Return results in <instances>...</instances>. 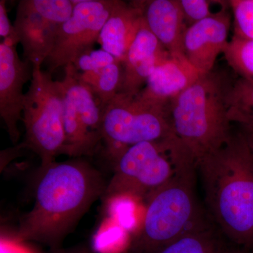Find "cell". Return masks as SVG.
<instances>
[{
	"mask_svg": "<svg viewBox=\"0 0 253 253\" xmlns=\"http://www.w3.org/2000/svg\"><path fill=\"white\" fill-rule=\"evenodd\" d=\"M35 203L21 220L14 238L36 242L54 251L76 229L108 181L102 173L81 158L41 168Z\"/></svg>",
	"mask_w": 253,
	"mask_h": 253,
	"instance_id": "obj_1",
	"label": "cell"
},
{
	"mask_svg": "<svg viewBox=\"0 0 253 253\" xmlns=\"http://www.w3.org/2000/svg\"><path fill=\"white\" fill-rule=\"evenodd\" d=\"M197 170L211 220L233 242L253 247V156L241 131Z\"/></svg>",
	"mask_w": 253,
	"mask_h": 253,
	"instance_id": "obj_2",
	"label": "cell"
},
{
	"mask_svg": "<svg viewBox=\"0 0 253 253\" xmlns=\"http://www.w3.org/2000/svg\"><path fill=\"white\" fill-rule=\"evenodd\" d=\"M231 83L224 75L212 71L203 74L169 104L173 132L196 167L232 135L227 104Z\"/></svg>",
	"mask_w": 253,
	"mask_h": 253,
	"instance_id": "obj_3",
	"label": "cell"
},
{
	"mask_svg": "<svg viewBox=\"0 0 253 253\" xmlns=\"http://www.w3.org/2000/svg\"><path fill=\"white\" fill-rule=\"evenodd\" d=\"M194 164L181 168L148 197L141 230L126 253H156L183 236L212 226L196 197Z\"/></svg>",
	"mask_w": 253,
	"mask_h": 253,
	"instance_id": "obj_4",
	"label": "cell"
},
{
	"mask_svg": "<svg viewBox=\"0 0 253 253\" xmlns=\"http://www.w3.org/2000/svg\"><path fill=\"white\" fill-rule=\"evenodd\" d=\"M109 159L114 165V172L103 196L107 201L148 199L181 168L196 166L175 135L158 142L128 146Z\"/></svg>",
	"mask_w": 253,
	"mask_h": 253,
	"instance_id": "obj_5",
	"label": "cell"
},
{
	"mask_svg": "<svg viewBox=\"0 0 253 253\" xmlns=\"http://www.w3.org/2000/svg\"><path fill=\"white\" fill-rule=\"evenodd\" d=\"M169 104L146 96L118 92L103 111V141L106 154L141 142H158L174 136Z\"/></svg>",
	"mask_w": 253,
	"mask_h": 253,
	"instance_id": "obj_6",
	"label": "cell"
},
{
	"mask_svg": "<svg viewBox=\"0 0 253 253\" xmlns=\"http://www.w3.org/2000/svg\"><path fill=\"white\" fill-rule=\"evenodd\" d=\"M52 73L33 69L31 84L25 98L23 112L25 148L41 158V168L55 162L63 154L65 134L63 125V87Z\"/></svg>",
	"mask_w": 253,
	"mask_h": 253,
	"instance_id": "obj_7",
	"label": "cell"
},
{
	"mask_svg": "<svg viewBox=\"0 0 253 253\" xmlns=\"http://www.w3.org/2000/svg\"><path fill=\"white\" fill-rule=\"evenodd\" d=\"M118 0H72L73 16L59 26L52 51L46 59L48 72L73 64L81 55L93 49Z\"/></svg>",
	"mask_w": 253,
	"mask_h": 253,
	"instance_id": "obj_8",
	"label": "cell"
},
{
	"mask_svg": "<svg viewBox=\"0 0 253 253\" xmlns=\"http://www.w3.org/2000/svg\"><path fill=\"white\" fill-rule=\"evenodd\" d=\"M33 68L20 59L16 46L0 43V116L10 139L16 144L20 137L18 123L23 121L26 94L23 86L33 78Z\"/></svg>",
	"mask_w": 253,
	"mask_h": 253,
	"instance_id": "obj_9",
	"label": "cell"
},
{
	"mask_svg": "<svg viewBox=\"0 0 253 253\" xmlns=\"http://www.w3.org/2000/svg\"><path fill=\"white\" fill-rule=\"evenodd\" d=\"M230 26V13L227 6L222 5L212 16L186 29L184 56L200 73L212 72L218 56L224 53L229 43Z\"/></svg>",
	"mask_w": 253,
	"mask_h": 253,
	"instance_id": "obj_10",
	"label": "cell"
},
{
	"mask_svg": "<svg viewBox=\"0 0 253 253\" xmlns=\"http://www.w3.org/2000/svg\"><path fill=\"white\" fill-rule=\"evenodd\" d=\"M59 25L50 22L30 6L28 0L18 2L14 27L25 60L33 69H41L54 48Z\"/></svg>",
	"mask_w": 253,
	"mask_h": 253,
	"instance_id": "obj_11",
	"label": "cell"
},
{
	"mask_svg": "<svg viewBox=\"0 0 253 253\" xmlns=\"http://www.w3.org/2000/svg\"><path fill=\"white\" fill-rule=\"evenodd\" d=\"M144 19V18H143ZM170 56L144 21L123 61L122 86L119 92L135 94L146 85L154 68Z\"/></svg>",
	"mask_w": 253,
	"mask_h": 253,
	"instance_id": "obj_12",
	"label": "cell"
},
{
	"mask_svg": "<svg viewBox=\"0 0 253 253\" xmlns=\"http://www.w3.org/2000/svg\"><path fill=\"white\" fill-rule=\"evenodd\" d=\"M140 3L146 27L170 55L184 56L183 44L188 26L179 0H149Z\"/></svg>",
	"mask_w": 253,
	"mask_h": 253,
	"instance_id": "obj_13",
	"label": "cell"
},
{
	"mask_svg": "<svg viewBox=\"0 0 253 253\" xmlns=\"http://www.w3.org/2000/svg\"><path fill=\"white\" fill-rule=\"evenodd\" d=\"M202 75L185 56L170 55L154 68L141 91L156 101L170 104Z\"/></svg>",
	"mask_w": 253,
	"mask_h": 253,
	"instance_id": "obj_14",
	"label": "cell"
},
{
	"mask_svg": "<svg viewBox=\"0 0 253 253\" xmlns=\"http://www.w3.org/2000/svg\"><path fill=\"white\" fill-rule=\"evenodd\" d=\"M143 21L140 1L126 3L118 0L100 33L98 42L101 44V49L123 63Z\"/></svg>",
	"mask_w": 253,
	"mask_h": 253,
	"instance_id": "obj_15",
	"label": "cell"
},
{
	"mask_svg": "<svg viewBox=\"0 0 253 253\" xmlns=\"http://www.w3.org/2000/svg\"><path fill=\"white\" fill-rule=\"evenodd\" d=\"M63 125L65 134L63 154L76 158L91 156L103 141L102 136L95 134L86 126L74 103L64 90Z\"/></svg>",
	"mask_w": 253,
	"mask_h": 253,
	"instance_id": "obj_16",
	"label": "cell"
},
{
	"mask_svg": "<svg viewBox=\"0 0 253 253\" xmlns=\"http://www.w3.org/2000/svg\"><path fill=\"white\" fill-rule=\"evenodd\" d=\"M61 83L64 92L74 103L86 126L95 134L102 136V109L97 98L81 79V73L74 65L65 67V76Z\"/></svg>",
	"mask_w": 253,
	"mask_h": 253,
	"instance_id": "obj_17",
	"label": "cell"
},
{
	"mask_svg": "<svg viewBox=\"0 0 253 253\" xmlns=\"http://www.w3.org/2000/svg\"><path fill=\"white\" fill-rule=\"evenodd\" d=\"M227 104L231 123L241 131L253 132V82L241 78L231 82Z\"/></svg>",
	"mask_w": 253,
	"mask_h": 253,
	"instance_id": "obj_18",
	"label": "cell"
},
{
	"mask_svg": "<svg viewBox=\"0 0 253 253\" xmlns=\"http://www.w3.org/2000/svg\"><path fill=\"white\" fill-rule=\"evenodd\" d=\"M81 78L91 88L104 111L121 90L123 78V62L118 61L99 71L82 73Z\"/></svg>",
	"mask_w": 253,
	"mask_h": 253,
	"instance_id": "obj_19",
	"label": "cell"
},
{
	"mask_svg": "<svg viewBox=\"0 0 253 253\" xmlns=\"http://www.w3.org/2000/svg\"><path fill=\"white\" fill-rule=\"evenodd\" d=\"M224 249L212 226L183 236L156 253H221Z\"/></svg>",
	"mask_w": 253,
	"mask_h": 253,
	"instance_id": "obj_20",
	"label": "cell"
},
{
	"mask_svg": "<svg viewBox=\"0 0 253 253\" xmlns=\"http://www.w3.org/2000/svg\"><path fill=\"white\" fill-rule=\"evenodd\" d=\"M223 54L239 78L253 82V40L234 35Z\"/></svg>",
	"mask_w": 253,
	"mask_h": 253,
	"instance_id": "obj_21",
	"label": "cell"
},
{
	"mask_svg": "<svg viewBox=\"0 0 253 253\" xmlns=\"http://www.w3.org/2000/svg\"><path fill=\"white\" fill-rule=\"evenodd\" d=\"M36 12L55 24L62 25L73 16L75 5L72 0H28Z\"/></svg>",
	"mask_w": 253,
	"mask_h": 253,
	"instance_id": "obj_22",
	"label": "cell"
},
{
	"mask_svg": "<svg viewBox=\"0 0 253 253\" xmlns=\"http://www.w3.org/2000/svg\"><path fill=\"white\" fill-rule=\"evenodd\" d=\"M228 2L234 14V36L253 40V0Z\"/></svg>",
	"mask_w": 253,
	"mask_h": 253,
	"instance_id": "obj_23",
	"label": "cell"
},
{
	"mask_svg": "<svg viewBox=\"0 0 253 253\" xmlns=\"http://www.w3.org/2000/svg\"><path fill=\"white\" fill-rule=\"evenodd\" d=\"M118 61L113 55L103 49H91L81 55L73 65L83 73L99 71Z\"/></svg>",
	"mask_w": 253,
	"mask_h": 253,
	"instance_id": "obj_24",
	"label": "cell"
},
{
	"mask_svg": "<svg viewBox=\"0 0 253 253\" xmlns=\"http://www.w3.org/2000/svg\"><path fill=\"white\" fill-rule=\"evenodd\" d=\"M181 11L188 27L212 16L213 1L208 0H179Z\"/></svg>",
	"mask_w": 253,
	"mask_h": 253,
	"instance_id": "obj_25",
	"label": "cell"
},
{
	"mask_svg": "<svg viewBox=\"0 0 253 253\" xmlns=\"http://www.w3.org/2000/svg\"><path fill=\"white\" fill-rule=\"evenodd\" d=\"M51 253H94L89 247L85 246H78L71 249H61L57 251H51Z\"/></svg>",
	"mask_w": 253,
	"mask_h": 253,
	"instance_id": "obj_26",
	"label": "cell"
},
{
	"mask_svg": "<svg viewBox=\"0 0 253 253\" xmlns=\"http://www.w3.org/2000/svg\"><path fill=\"white\" fill-rule=\"evenodd\" d=\"M241 132L242 133L245 139L247 141V144L249 145L250 150L253 156V132H244V131H241Z\"/></svg>",
	"mask_w": 253,
	"mask_h": 253,
	"instance_id": "obj_27",
	"label": "cell"
},
{
	"mask_svg": "<svg viewBox=\"0 0 253 253\" xmlns=\"http://www.w3.org/2000/svg\"><path fill=\"white\" fill-rule=\"evenodd\" d=\"M221 253H250L246 250L241 249H225L223 250Z\"/></svg>",
	"mask_w": 253,
	"mask_h": 253,
	"instance_id": "obj_28",
	"label": "cell"
}]
</instances>
